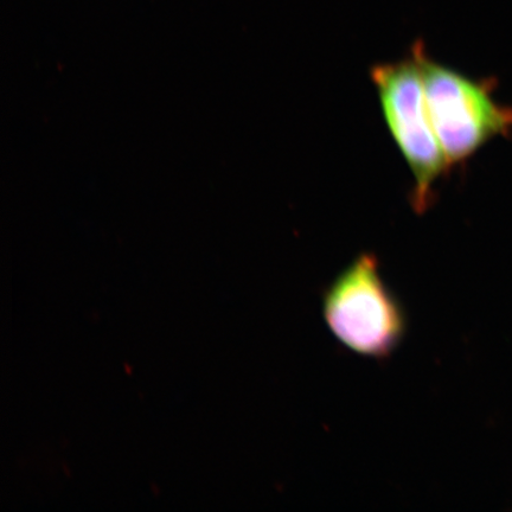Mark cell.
<instances>
[{
  "mask_svg": "<svg viewBox=\"0 0 512 512\" xmlns=\"http://www.w3.org/2000/svg\"><path fill=\"white\" fill-rule=\"evenodd\" d=\"M323 313L338 341L363 356L388 357L406 334L405 312L369 253L352 261L325 291Z\"/></svg>",
  "mask_w": 512,
  "mask_h": 512,
  "instance_id": "3957f363",
  "label": "cell"
},
{
  "mask_svg": "<svg viewBox=\"0 0 512 512\" xmlns=\"http://www.w3.org/2000/svg\"><path fill=\"white\" fill-rule=\"evenodd\" d=\"M370 79L384 123L412 172V207L418 214L425 213L434 201L435 185L451 168L428 110L418 56L411 48L399 61L375 64Z\"/></svg>",
  "mask_w": 512,
  "mask_h": 512,
  "instance_id": "6da1fadb",
  "label": "cell"
},
{
  "mask_svg": "<svg viewBox=\"0 0 512 512\" xmlns=\"http://www.w3.org/2000/svg\"><path fill=\"white\" fill-rule=\"evenodd\" d=\"M424 78L428 110L448 165L464 164L491 139L512 131V108L499 104L492 83L469 78L413 46Z\"/></svg>",
  "mask_w": 512,
  "mask_h": 512,
  "instance_id": "7a4b0ae2",
  "label": "cell"
}]
</instances>
